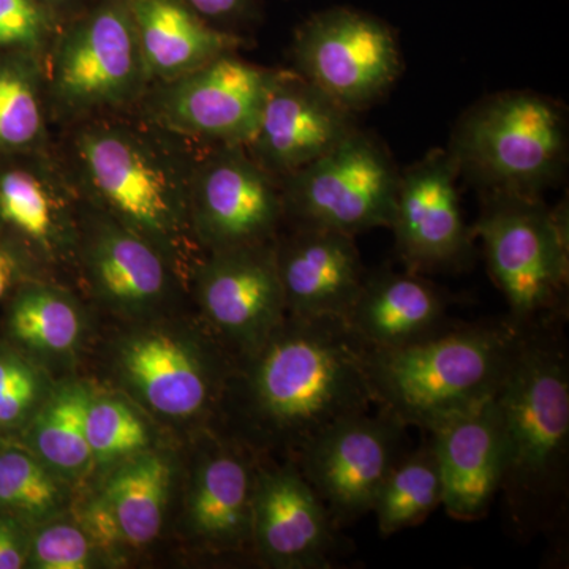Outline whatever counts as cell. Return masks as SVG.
<instances>
[{
  "mask_svg": "<svg viewBox=\"0 0 569 569\" xmlns=\"http://www.w3.org/2000/svg\"><path fill=\"white\" fill-rule=\"evenodd\" d=\"M247 361L241 396L250 429L296 458L329 426L376 406L365 347L340 318L288 313Z\"/></svg>",
  "mask_w": 569,
  "mask_h": 569,
  "instance_id": "obj_1",
  "label": "cell"
},
{
  "mask_svg": "<svg viewBox=\"0 0 569 569\" xmlns=\"http://www.w3.org/2000/svg\"><path fill=\"white\" fill-rule=\"evenodd\" d=\"M503 437V493L522 538L548 533L568 508L569 365L559 325L522 329L493 396Z\"/></svg>",
  "mask_w": 569,
  "mask_h": 569,
  "instance_id": "obj_2",
  "label": "cell"
},
{
  "mask_svg": "<svg viewBox=\"0 0 569 569\" xmlns=\"http://www.w3.org/2000/svg\"><path fill=\"white\" fill-rule=\"evenodd\" d=\"M522 329L511 321L447 328L391 350H366L373 402L427 432L493 399Z\"/></svg>",
  "mask_w": 569,
  "mask_h": 569,
  "instance_id": "obj_3",
  "label": "cell"
},
{
  "mask_svg": "<svg viewBox=\"0 0 569 569\" xmlns=\"http://www.w3.org/2000/svg\"><path fill=\"white\" fill-rule=\"evenodd\" d=\"M160 142L130 123L93 122L74 138V160L93 200L163 253L190 217L192 170Z\"/></svg>",
  "mask_w": 569,
  "mask_h": 569,
  "instance_id": "obj_4",
  "label": "cell"
},
{
  "mask_svg": "<svg viewBox=\"0 0 569 569\" xmlns=\"http://www.w3.org/2000/svg\"><path fill=\"white\" fill-rule=\"evenodd\" d=\"M477 233L509 321L519 329L561 325L568 284L563 219L533 194L489 192Z\"/></svg>",
  "mask_w": 569,
  "mask_h": 569,
  "instance_id": "obj_5",
  "label": "cell"
},
{
  "mask_svg": "<svg viewBox=\"0 0 569 569\" xmlns=\"http://www.w3.org/2000/svg\"><path fill=\"white\" fill-rule=\"evenodd\" d=\"M451 152L490 192L537 197L563 168L567 126L545 97L501 93L468 112Z\"/></svg>",
  "mask_w": 569,
  "mask_h": 569,
  "instance_id": "obj_6",
  "label": "cell"
},
{
  "mask_svg": "<svg viewBox=\"0 0 569 569\" xmlns=\"http://www.w3.org/2000/svg\"><path fill=\"white\" fill-rule=\"evenodd\" d=\"M48 51L44 88L62 114L122 107L151 81L127 0H96L63 22Z\"/></svg>",
  "mask_w": 569,
  "mask_h": 569,
  "instance_id": "obj_7",
  "label": "cell"
},
{
  "mask_svg": "<svg viewBox=\"0 0 569 569\" xmlns=\"http://www.w3.org/2000/svg\"><path fill=\"white\" fill-rule=\"evenodd\" d=\"M283 179V211L299 224L355 236L395 220L400 174L387 148L359 130Z\"/></svg>",
  "mask_w": 569,
  "mask_h": 569,
  "instance_id": "obj_8",
  "label": "cell"
},
{
  "mask_svg": "<svg viewBox=\"0 0 569 569\" xmlns=\"http://www.w3.org/2000/svg\"><path fill=\"white\" fill-rule=\"evenodd\" d=\"M293 51L298 73L351 112L380 99L402 70L387 22L350 7L323 10L302 22Z\"/></svg>",
  "mask_w": 569,
  "mask_h": 569,
  "instance_id": "obj_9",
  "label": "cell"
},
{
  "mask_svg": "<svg viewBox=\"0 0 569 569\" xmlns=\"http://www.w3.org/2000/svg\"><path fill=\"white\" fill-rule=\"evenodd\" d=\"M406 429L383 408H370L329 426L299 452L298 470L337 529L372 512L385 478L406 452Z\"/></svg>",
  "mask_w": 569,
  "mask_h": 569,
  "instance_id": "obj_10",
  "label": "cell"
},
{
  "mask_svg": "<svg viewBox=\"0 0 569 569\" xmlns=\"http://www.w3.org/2000/svg\"><path fill=\"white\" fill-rule=\"evenodd\" d=\"M276 74L228 52L162 82L152 100L153 116L171 132L247 146L257 133Z\"/></svg>",
  "mask_w": 569,
  "mask_h": 569,
  "instance_id": "obj_11",
  "label": "cell"
},
{
  "mask_svg": "<svg viewBox=\"0 0 569 569\" xmlns=\"http://www.w3.org/2000/svg\"><path fill=\"white\" fill-rule=\"evenodd\" d=\"M283 212L272 176L242 146L222 144L193 167L190 219L213 250L266 244Z\"/></svg>",
  "mask_w": 569,
  "mask_h": 569,
  "instance_id": "obj_12",
  "label": "cell"
},
{
  "mask_svg": "<svg viewBox=\"0 0 569 569\" xmlns=\"http://www.w3.org/2000/svg\"><path fill=\"white\" fill-rule=\"evenodd\" d=\"M459 170L455 153L437 149L400 174L391 228L400 257L415 271L458 268L470 257L456 189Z\"/></svg>",
  "mask_w": 569,
  "mask_h": 569,
  "instance_id": "obj_13",
  "label": "cell"
},
{
  "mask_svg": "<svg viewBox=\"0 0 569 569\" xmlns=\"http://www.w3.org/2000/svg\"><path fill=\"white\" fill-rule=\"evenodd\" d=\"M208 320L246 356L258 350L287 316L274 247L213 250L198 276Z\"/></svg>",
  "mask_w": 569,
  "mask_h": 569,
  "instance_id": "obj_14",
  "label": "cell"
},
{
  "mask_svg": "<svg viewBox=\"0 0 569 569\" xmlns=\"http://www.w3.org/2000/svg\"><path fill=\"white\" fill-rule=\"evenodd\" d=\"M351 114L298 71H277L257 133L247 146L269 174L287 178L353 133Z\"/></svg>",
  "mask_w": 569,
  "mask_h": 569,
  "instance_id": "obj_15",
  "label": "cell"
},
{
  "mask_svg": "<svg viewBox=\"0 0 569 569\" xmlns=\"http://www.w3.org/2000/svg\"><path fill=\"white\" fill-rule=\"evenodd\" d=\"M252 541L279 568H329L337 552V527L298 467L254 473Z\"/></svg>",
  "mask_w": 569,
  "mask_h": 569,
  "instance_id": "obj_16",
  "label": "cell"
},
{
  "mask_svg": "<svg viewBox=\"0 0 569 569\" xmlns=\"http://www.w3.org/2000/svg\"><path fill=\"white\" fill-rule=\"evenodd\" d=\"M274 253L287 313L346 318L366 279L353 236L299 224Z\"/></svg>",
  "mask_w": 569,
  "mask_h": 569,
  "instance_id": "obj_17",
  "label": "cell"
},
{
  "mask_svg": "<svg viewBox=\"0 0 569 569\" xmlns=\"http://www.w3.org/2000/svg\"><path fill=\"white\" fill-rule=\"evenodd\" d=\"M451 518L478 520L489 512L503 477V437L493 400L430 430Z\"/></svg>",
  "mask_w": 569,
  "mask_h": 569,
  "instance_id": "obj_18",
  "label": "cell"
},
{
  "mask_svg": "<svg viewBox=\"0 0 569 569\" xmlns=\"http://www.w3.org/2000/svg\"><path fill=\"white\" fill-rule=\"evenodd\" d=\"M343 323L366 350H391L447 328V305L421 277L378 272L366 276Z\"/></svg>",
  "mask_w": 569,
  "mask_h": 569,
  "instance_id": "obj_19",
  "label": "cell"
},
{
  "mask_svg": "<svg viewBox=\"0 0 569 569\" xmlns=\"http://www.w3.org/2000/svg\"><path fill=\"white\" fill-rule=\"evenodd\" d=\"M121 366L138 396L164 417L192 418L211 402V362L173 336L133 337L122 348Z\"/></svg>",
  "mask_w": 569,
  "mask_h": 569,
  "instance_id": "obj_20",
  "label": "cell"
},
{
  "mask_svg": "<svg viewBox=\"0 0 569 569\" xmlns=\"http://www.w3.org/2000/svg\"><path fill=\"white\" fill-rule=\"evenodd\" d=\"M149 77L171 81L241 47L181 0H127Z\"/></svg>",
  "mask_w": 569,
  "mask_h": 569,
  "instance_id": "obj_21",
  "label": "cell"
},
{
  "mask_svg": "<svg viewBox=\"0 0 569 569\" xmlns=\"http://www.w3.org/2000/svg\"><path fill=\"white\" fill-rule=\"evenodd\" d=\"M93 290L104 302L127 312H142L167 295L170 272L164 254L118 220H103L86 247Z\"/></svg>",
  "mask_w": 569,
  "mask_h": 569,
  "instance_id": "obj_22",
  "label": "cell"
},
{
  "mask_svg": "<svg viewBox=\"0 0 569 569\" xmlns=\"http://www.w3.org/2000/svg\"><path fill=\"white\" fill-rule=\"evenodd\" d=\"M254 473L244 456L216 447L194 475L189 512L193 530L222 548L252 539Z\"/></svg>",
  "mask_w": 569,
  "mask_h": 569,
  "instance_id": "obj_23",
  "label": "cell"
},
{
  "mask_svg": "<svg viewBox=\"0 0 569 569\" xmlns=\"http://www.w3.org/2000/svg\"><path fill=\"white\" fill-rule=\"evenodd\" d=\"M70 181L50 160L0 173V222L54 253L69 238Z\"/></svg>",
  "mask_w": 569,
  "mask_h": 569,
  "instance_id": "obj_24",
  "label": "cell"
},
{
  "mask_svg": "<svg viewBox=\"0 0 569 569\" xmlns=\"http://www.w3.org/2000/svg\"><path fill=\"white\" fill-rule=\"evenodd\" d=\"M171 478L170 462L153 452H138L116 468L97 498L114 520L121 541L141 548L159 537Z\"/></svg>",
  "mask_w": 569,
  "mask_h": 569,
  "instance_id": "obj_25",
  "label": "cell"
},
{
  "mask_svg": "<svg viewBox=\"0 0 569 569\" xmlns=\"http://www.w3.org/2000/svg\"><path fill=\"white\" fill-rule=\"evenodd\" d=\"M443 501V482L432 443L403 452L378 490L372 512L383 537L418 526Z\"/></svg>",
  "mask_w": 569,
  "mask_h": 569,
  "instance_id": "obj_26",
  "label": "cell"
},
{
  "mask_svg": "<svg viewBox=\"0 0 569 569\" xmlns=\"http://www.w3.org/2000/svg\"><path fill=\"white\" fill-rule=\"evenodd\" d=\"M91 395L82 385H66L41 406L29 430L37 458L63 477H80L92 462L86 437Z\"/></svg>",
  "mask_w": 569,
  "mask_h": 569,
  "instance_id": "obj_27",
  "label": "cell"
},
{
  "mask_svg": "<svg viewBox=\"0 0 569 569\" xmlns=\"http://www.w3.org/2000/svg\"><path fill=\"white\" fill-rule=\"evenodd\" d=\"M11 336L43 353H67L80 342L82 318L77 305L62 291L32 287L11 307Z\"/></svg>",
  "mask_w": 569,
  "mask_h": 569,
  "instance_id": "obj_28",
  "label": "cell"
},
{
  "mask_svg": "<svg viewBox=\"0 0 569 569\" xmlns=\"http://www.w3.org/2000/svg\"><path fill=\"white\" fill-rule=\"evenodd\" d=\"M33 62L0 66V149L37 148L47 133L43 71Z\"/></svg>",
  "mask_w": 569,
  "mask_h": 569,
  "instance_id": "obj_29",
  "label": "cell"
},
{
  "mask_svg": "<svg viewBox=\"0 0 569 569\" xmlns=\"http://www.w3.org/2000/svg\"><path fill=\"white\" fill-rule=\"evenodd\" d=\"M62 490L51 468L20 451H0V508L29 519H44L62 505Z\"/></svg>",
  "mask_w": 569,
  "mask_h": 569,
  "instance_id": "obj_30",
  "label": "cell"
},
{
  "mask_svg": "<svg viewBox=\"0 0 569 569\" xmlns=\"http://www.w3.org/2000/svg\"><path fill=\"white\" fill-rule=\"evenodd\" d=\"M86 437L93 462L126 460L148 447L149 433L132 407L116 397L89 399L86 411Z\"/></svg>",
  "mask_w": 569,
  "mask_h": 569,
  "instance_id": "obj_31",
  "label": "cell"
},
{
  "mask_svg": "<svg viewBox=\"0 0 569 569\" xmlns=\"http://www.w3.org/2000/svg\"><path fill=\"white\" fill-rule=\"evenodd\" d=\"M61 26L39 0H0V48L48 51Z\"/></svg>",
  "mask_w": 569,
  "mask_h": 569,
  "instance_id": "obj_32",
  "label": "cell"
},
{
  "mask_svg": "<svg viewBox=\"0 0 569 569\" xmlns=\"http://www.w3.org/2000/svg\"><path fill=\"white\" fill-rule=\"evenodd\" d=\"M43 380L21 355L0 350V426L21 425L39 403Z\"/></svg>",
  "mask_w": 569,
  "mask_h": 569,
  "instance_id": "obj_33",
  "label": "cell"
},
{
  "mask_svg": "<svg viewBox=\"0 0 569 569\" xmlns=\"http://www.w3.org/2000/svg\"><path fill=\"white\" fill-rule=\"evenodd\" d=\"M33 567L84 569L91 567V545L84 531L69 523L47 527L32 545Z\"/></svg>",
  "mask_w": 569,
  "mask_h": 569,
  "instance_id": "obj_34",
  "label": "cell"
},
{
  "mask_svg": "<svg viewBox=\"0 0 569 569\" xmlns=\"http://www.w3.org/2000/svg\"><path fill=\"white\" fill-rule=\"evenodd\" d=\"M211 24L244 20L253 9V0H181Z\"/></svg>",
  "mask_w": 569,
  "mask_h": 569,
  "instance_id": "obj_35",
  "label": "cell"
},
{
  "mask_svg": "<svg viewBox=\"0 0 569 569\" xmlns=\"http://www.w3.org/2000/svg\"><path fill=\"white\" fill-rule=\"evenodd\" d=\"M26 563V550L20 531L10 520L0 519V569H20Z\"/></svg>",
  "mask_w": 569,
  "mask_h": 569,
  "instance_id": "obj_36",
  "label": "cell"
},
{
  "mask_svg": "<svg viewBox=\"0 0 569 569\" xmlns=\"http://www.w3.org/2000/svg\"><path fill=\"white\" fill-rule=\"evenodd\" d=\"M63 24L71 18L80 14L82 10L91 7L96 0H39Z\"/></svg>",
  "mask_w": 569,
  "mask_h": 569,
  "instance_id": "obj_37",
  "label": "cell"
},
{
  "mask_svg": "<svg viewBox=\"0 0 569 569\" xmlns=\"http://www.w3.org/2000/svg\"><path fill=\"white\" fill-rule=\"evenodd\" d=\"M14 276V261L9 253L0 250V298L9 290Z\"/></svg>",
  "mask_w": 569,
  "mask_h": 569,
  "instance_id": "obj_38",
  "label": "cell"
}]
</instances>
